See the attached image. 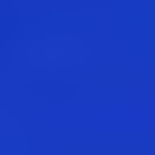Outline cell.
Segmentation results:
<instances>
[{"instance_id":"cell-1","label":"cell","mask_w":155,"mask_h":155,"mask_svg":"<svg viewBox=\"0 0 155 155\" xmlns=\"http://www.w3.org/2000/svg\"><path fill=\"white\" fill-rule=\"evenodd\" d=\"M12 23H15V12H12V4H4V0H0V42L8 38Z\"/></svg>"}]
</instances>
